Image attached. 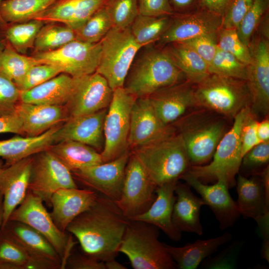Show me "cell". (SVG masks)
Listing matches in <instances>:
<instances>
[{
	"mask_svg": "<svg viewBox=\"0 0 269 269\" xmlns=\"http://www.w3.org/2000/svg\"><path fill=\"white\" fill-rule=\"evenodd\" d=\"M49 149L71 172L103 163L101 153L88 145L74 140L60 141Z\"/></svg>",
	"mask_w": 269,
	"mask_h": 269,
	"instance_id": "cell-33",
	"label": "cell"
},
{
	"mask_svg": "<svg viewBox=\"0 0 269 269\" xmlns=\"http://www.w3.org/2000/svg\"><path fill=\"white\" fill-rule=\"evenodd\" d=\"M0 53V72L14 83L33 66L39 64L32 56L19 53L7 44Z\"/></svg>",
	"mask_w": 269,
	"mask_h": 269,
	"instance_id": "cell-39",
	"label": "cell"
},
{
	"mask_svg": "<svg viewBox=\"0 0 269 269\" xmlns=\"http://www.w3.org/2000/svg\"><path fill=\"white\" fill-rule=\"evenodd\" d=\"M56 0H3L0 15L6 23H19L34 19Z\"/></svg>",
	"mask_w": 269,
	"mask_h": 269,
	"instance_id": "cell-36",
	"label": "cell"
},
{
	"mask_svg": "<svg viewBox=\"0 0 269 269\" xmlns=\"http://www.w3.org/2000/svg\"><path fill=\"white\" fill-rule=\"evenodd\" d=\"M248 65L232 54L218 47L216 53L209 65L210 73L246 80Z\"/></svg>",
	"mask_w": 269,
	"mask_h": 269,
	"instance_id": "cell-42",
	"label": "cell"
},
{
	"mask_svg": "<svg viewBox=\"0 0 269 269\" xmlns=\"http://www.w3.org/2000/svg\"><path fill=\"white\" fill-rule=\"evenodd\" d=\"M170 126L161 123L148 97L137 98L131 111L129 147L134 149L151 142L161 136Z\"/></svg>",
	"mask_w": 269,
	"mask_h": 269,
	"instance_id": "cell-23",
	"label": "cell"
},
{
	"mask_svg": "<svg viewBox=\"0 0 269 269\" xmlns=\"http://www.w3.org/2000/svg\"><path fill=\"white\" fill-rule=\"evenodd\" d=\"M237 244L231 245L217 256L206 261L204 263L205 268L208 269H231L235 267V249Z\"/></svg>",
	"mask_w": 269,
	"mask_h": 269,
	"instance_id": "cell-54",
	"label": "cell"
},
{
	"mask_svg": "<svg viewBox=\"0 0 269 269\" xmlns=\"http://www.w3.org/2000/svg\"><path fill=\"white\" fill-rule=\"evenodd\" d=\"M250 107L242 110L233 119L231 128L219 142L210 163L191 165L185 173L201 182L215 180L224 182L229 188L236 185L235 176L239 173L242 160L241 134Z\"/></svg>",
	"mask_w": 269,
	"mask_h": 269,
	"instance_id": "cell-5",
	"label": "cell"
},
{
	"mask_svg": "<svg viewBox=\"0 0 269 269\" xmlns=\"http://www.w3.org/2000/svg\"><path fill=\"white\" fill-rule=\"evenodd\" d=\"M75 39L74 30L67 25L58 22L46 23L36 36L32 53L53 51Z\"/></svg>",
	"mask_w": 269,
	"mask_h": 269,
	"instance_id": "cell-37",
	"label": "cell"
},
{
	"mask_svg": "<svg viewBox=\"0 0 269 269\" xmlns=\"http://www.w3.org/2000/svg\"><path fill=\"white\" fill-rule=\"evenodd\" d=\"M113 27H130L138 14L137 0H107L105 5Z\"/></svg>",
	"mask_w": 269,
	"mask_h": 269,
	"instance_id": "cell-43",
	"label": "cell"
},
{
	"mask_svg": "<svg viewBox=\"0 0 269 269\" xmlns=\"http://www.w3.org/2000/svg\"><path fill=\"white\" fill-rule=\"evenodd\" d=\"M132 152L157 187L178 181L191 166L180 135L172 125L159 137Z\"/></svg>",
	"mask_w": 269,
	"mask_h": 269,
	"instance_id": "cell-2",
	"label": "cell"
},
{
	"mask_svg": "<svg viewBox=\"0 0 269 269\" xmlns=\"http://www.w3.org/2000/svg\"><path fill=\"white\" fill-rule=\"evenodd\" d=\"M75 82L76 78L61 73L32 89L21 92L20 102L65 106L70 98Z\"/></svg>",
	"mask_w": 269,
	"mask_h": 269,
	"instance_id": "cell-30",
	"label": "cell"
},
{
	"mask_svg": "<svg viewBox=\"0 0 269 269\" xmlns=\"http://www.w3.org/2000/svg\"><path fill=\"white\" fill-rule=\"evenodd\" d=\"M269 161V141L262 142L243 156L240 168H244L247 173L258 175L260 173L259 169L268 166Z\"/></svg>",
	"mask_w": 269,
	"mask_h": 269,
	"instance_id": "cell-48",
	"label": "cell"
},
{
	"mask_svg": "<svg viewBox=\"0 0 269 269\" xmlns=\"http://www.w3.org/2000/svg\"><path fill=\"white\" fill-rule=\"evenodd\" d=\"M56 67L48 64L39 63L32 66L15 84L21 91L32 89L60 74Z\"/></svg>",
	"mask_w": 269,
	"mask_h": 269,
	"instance_id": "cell-46",
	"label": "cell"
},
{
	"mask_svg": "<svg viewBox=\"0 0 269 269\" xmlns=\"http://www.w3.org/2000/svg\"><path fill=\"white\" fill-rule=\"evenodd\" d=\"M3 222V196L0 191V230L1 229Z\"/></svg>",
	"mask_w": 269,
	"mask_h": 269,
	"instance_id": "cell-60",
	"label": "cell"
},
{
	"mask_svg": "<svg viewBox=\"0 0 269 269\" xmlns=\"http://www.w3.org/2000/svg\"><path fill=\"white\" fill-rule=\"evenodd\" d=\"M266 7V0H254L251 7L236 29L239 38L248 47L255 30L261 22Z\"/></svg>",
	"mask_w": 269,
	"mask_h": 269,
	"instance_id": "cell-45",
	"label": "cell"
},
{
	"mask_svg": "<svg viewBox=\"0 0 269 269\" xmlns=\"http://www.w3.org/2000/svg\"><path fill=\"white\" fill-rule=\"evenodd\" d=\"M33 155L4 166L0 172V191L3 196L2 227L26 196L28 190Z\"/></svg>",
	"mask_w": 269,
	"mask_h": 269,
	"instance_id": "cell-22",
	"label": "cell"
},
{
	"mask_svg": "<svg viewBox=\"0 0 269 269\" xmlns=\"http://www.w3.org/2000/svg\"><path fill=\"white\" fill-rule=\"evenodd\" d=\"M254 0H233L222 17L221 28L237 29Z\"/></svg>",
	"mask_w": 269,
	"mask_h": 269,
	"instance_id": "cell-50",
	"label": "cell"
},
{
	"mask_svg": "<svg viewBox=\"0 0 269 269\" xmlns=\"http://www.w3.org/2000/svg\"><path fill=\"white\" fill-rule=\"evenodd\" d=\"M194 85L186 80L166 87L148 96L158 118L165 126L175 123L196 108Z\"/></svg>",
	"mask_w": 269,
	"mask_h": 269,
	"instance_id": "cell-17",
	"label": "cell"
},
{
	"mask_svg": "<svg viewBox=\"0 0 269 269\" xmlns=\"http://www.w3.org/2000/svg\"><path fill=\"white\" fill-rule=\"evenodd\" d=\"M24 249L30 257L43 259L59 264V255L49 242L40 233L27 225L16 221L8 220L2 227Z\"/></svg>",
	"mask_w": 269,
	"mask_h": 269,
	"instance_id": "cell-31",
	"label": "cell"
},
{
	"mask_svg": "<svg viewBox=\"0 0 269 269\" xmlns=\"http://www.w3.org/2000/svg\"><path fill=\"white\" fill-rule=\"evenodd\" d=\"M217 35H204L180 42L191 47L209 65L218 49Z\"/></svg>",
	"mask_w": 269,
	"mask_h": 269,
	"instance_id": "cell-49",
	"label": "cell"
},
{
	"mask_svg": "<svg viewBox=\"0 0 269 269\" xmlns=\"http://www.w3.org/2000/svg\"><path fill=\"white\" fill-rule=\"evenodd\" d=\"M78 187L71 171L49 148L33 155L28 190L48 206L57 190Z\"/></svg>",
	"mask_w": 269,
	"mask_h": 269,
	"instance_id": "cell-12",
	"label": "cell"
},
{
	"mask_svg": "<svg viewBox=\"0 0 269 269\" xmlns=\"http://www.w3.org/2000/svg\"><path fill=\"white\" fill-rule=\"evenodd\" d=\"M15 113L21 122L23 135L36 136L63 124L69 118L64 106L33 104L20 102Z\"/></svg>",
	"mask_w": 269,
	"mask_h": 269,
	"instance_id": "cell-25",
	"label": "cell"
},
{
	"mask_svg": "<svg viewBox=\"0 0 269 269\" xmlns=\"http://www.w3.org/2000/svg\"><path fill=\"white\" fill-rule=\"evenodd\" d=\"M136 98L124 87L113 91L104 124V145L101 152L103 162L129 151L131 114Z\"/></svg>",
	"mask_w": 269,
	"mask_h": 269,
	"instance_id": "cell-9",
	"label": "cell"
},
{
	"mask_svg": "<svg viewBox=\"0 0 269 269\" xmlns=\"http://www.w3.org/2000/svg\"><path fill=\"white\" fill-rule=\"evenodd\" d=\"M172 3L178 8H186L192 5L195 0H171Z\"/></svg>",
	"mask_w": 269,
	"mask_h": 269,
	"instance_id": "cell-59",
	"label": "cell"
},
{
	"mask_svg": "<svg viewBox=\"0 0 269 269\" xmlns=\"http://www.w3.org/2000/svg\"><path fill=\"white\" fill-rule=\"evenodd\" d=\"M4 167V163L3 162V160L1 158H0V172L2 170Z\"/></svg>",
	"mask_w": 269,
	"mask_h": 269,
	"instance_id": "cell-62",
	"label": "cell"
},
{
	"mask_svg": "<svg viewBox=\"0 0 269 269\" xmlns=\"http://www.w3.org/2000/svg\"><path fill=\"white\" fill-rule=\"evenodd\" d=\"M65 269H106L105 263L85 254L71 253L67 258Z\"/></svg>",
	"mask_w": 269,
	"mask_h": 269,
	"instance_id": "cell-53",
	"label": "cell"
},
{
	"mask_svg": "<svg viewBox=\"0 0 269 269\" xmlns=\"http://www.w3.org/2000/svg\"><path fill=\"white\" fill-rule=\"evenodd\" d=\"M115 201L98 196L94 204L67 226L84 254L104 262L116 258L130 222Z\"/></svg>",
	"mask_w": 269,
	"mask_h": 269,
	"instance_id": "cell-1",
	"label": "cell"
},
{
	"mask_svg": "<svg viewBox=\"0 0 269 269\" xmlns=\"http://www.w3.org/2000/svg\"><path fill=\"white\" fill-rule=\"evenodd\" d=\"M60 125L36 136L16 135L0 140V158L5 160L4 166L48 149L55 143L56 133Z\"/></svg>",
	"mask_w": 269,
	"mask_h": 269,
	"instance_id": "cell-29",
	"label": "cell"
},
{
	"mask_svg": "<svg viewBox=\"0 0 269 269\" xmlns=\"http://www.w3.org/2000/svg\"><path fill=\"white\" fill-rule=\"evenodd\" d=\"M258 121L250 111L243 126L241 134L242 155L243 156L252 148L262 142L257 134Z\"/></svg>",
	"mask_w": 269,
	"mask_h": 269,
	"instance_id": "cell-51",
	"label": "cell"
},
{
	"mask_svg": "<svg viewBox=\"0 0 269 269\" xmlns=\"http://www.w3.org/2000/svg\"><path fill=\"white\" fill-rule=\"evenodd\" d=\"M166 45L163 49L187 81L196 84L210 74L208 64L191 47L181 42Z\"/></svg>",
	"mask_w": 269,
	"mask_h": 269,
	"instance_id": "cell-34",
	"label": "cell"
},
{
	"mask_svg": "<svg viewBox=\"0 0 269 269\" xmlns=\"http://www.w3.org/2000/svg\"><path fill=\"white\" fill-rule=\"evenodd\" d=\"M20 95L21 91L15 83L0 72V116L15 114Z\"/></svg>",
	"mask_w": 269,
	"mask_h": 269,
	"instance_id": "cell-47",
	"label": "cell"
},
{
	"mask_svg": "<svg viewBox=\"0 0 269 269\" xmlns=\"http://www.w3.org/2000/svg\"><path fill=\"white\" fill-rule=\"evenodd\" d=\"M196 108L204 109L234 119L243 109L251 106L246 80L210 73L194 85Z\"/></svg>",
	"mask_w": 269,
	"mask_h": 269,
	"instance_id": "cell-7",
	"label": "cell"
},
{
	"mask_svg": "<svg viewBox=\"0 0 269 269\" xmlns=\"http://www.w3.org/2000/svg\"><path fill=\"white\" fill-rule=\"evenodd\" d=\"M107 110L68 118L56 131L55 143L72 140L102 151L104 145V124Z\"/></svg>",
	"mask_w": 269,
	"mask_h": 269,
	"instance_id": "cell-21",
	"label": "cell"
},
{
	"mask_svg": "<svg viewBox=\"0 0 269 269\" xmlns=\"http://www.w3.org/2000/svg\"><path fill=\"white\" fill-rule=\"evenodd\" d=\"M99 194L89 189L68 188L56 191L50 201V215L56 226L66 232L68 225L79 215L89 209Z\"/></svg>",
	"mask_w": 269,
	"mask_h": 269,
	"instance_id": "cell-24",
	"label": "cell"
},
{
	"mask_svg": "<svg viewBox=\"0 0 269 269\" xmlns=\"http://www.w3.org/2000/svg\"><path fill=\"white\" fill-rule=\"evenodd\" d=\"M226 118L214 112L198 108L176 122L191 165H202L212 158L226 133Z\"/></svg>",
	"mask_w": 269,
	"mask_h": 269,
	"instance_id": "cell-3",
	"label": "cell"
},
{
	"mask_svg": "<svg viewBox=\"0 0 269 269\" xmlns=\"http://www.w3.org/2000/svg\"><path fill=\"white\" fill-rule=\"evenodd\" d=\"M250 178L238 174L236 181L237 202L241 215L254 219L259 224L269 216V166Z\"/></svg>",
	"mask_w": 269,
	"mask_h": 269,
	"instance_id": "cell-18",
	"label": "cell"
},
{
	"mask_svg": "<svg viewBox=\"0 0 269 269\" xmlns=\"http://www.w3.org/2000/svg\"><path fill=\"white\" fill-rule=\"evenodd\" d=\"M101 54L100 42L90 43L75 39L56 50L31 56L38 63L52 65L62 73L79 78L96 72Z\"/></svg>",
	"mask_w": 269,
	"mask_h": 269,
	"instance_id": "cell-11",
	"label": "cell"
},
{
	"mask_svg": "<svg viewBox=\"0 0 269 269\" xmlns=\"http://www.w3.org/2000/svg\"><path fill=\"white\" fill-rule=\"evenodd\" d=\"M232 238L229 233L207 240H198L182 247H174L164 243V245L180 269H196L204 259L212 254L222 245L230 241Z\"/></svg>",
	"mask_w": 269,
	"mask_h": 269,
	"instance_id": "cell-32",
	"label": "cell"
},
{
	"mask_svg": "<svg viewBox=\"0 0 269 269\" xmlns=\"http://www.w3.org/2000/svg\"><path fill=\"white\" fill-rule=\"evenodd\" d=\"M2 0H0V2H1ZM6 23H5L3 20V19H2V18L1 17L0 15V29Z\"/></svg>",
	"mask_w": 269,
	"mask_h": 269,
	"instance_id": "cell-61",
	"label": "cell"
},
{
	"mask_svg": "<svg viewBox=\"0 0 269 269\" xmlns=\"http://www.w3.org/2000/svg\"><path fill=\"white\" fill-rule=\"evenodd\" d=\"M180 179L200 195L205 204L209 206L214 213L221 230L233 226L239 219L241 214L237 202L231 197L229 188L224 182L217 181L208 185L187 174Z\"/></svg>",
	"mask_w": 269,
	"mask_h": 269,
	"instance_id": "cell-20",
	"label": "cell"
},
{
	"mask_svg": "<svg viewBox=\"0 0 269 269\" xmlns=\"http://www.w3.org/2000/svg\"><path fill=\"white\" fill-rule=\"evenodd\" d=\"M131 153L129 151L110 161L72 171L73 178L87 189L117 201L122 193L125 169Z\"/></svg>",
	"mask_w": 269,
	"mask_h": 269,
	"instance_id": "cell-15",
	"label": "cell"
},
{
	"mask_svg": "<svg viewBox=\"0 0 269 269\" xmlns=\"http://www.w3.org/2000/svg\"><path fill=\"white\" fill-rule=\"evenodd\" d=\"M217 44L220 49L232 54L247 65L250 64L249 48L241 41L236 29L221 28L217 33Z\"/></svg>",
	"mask_w": 269,
	"mask_h": 269,
	"instance_id": "cell-44",
	"label": "cell"
},
{
	"mask_svg": "<svg viewBox=\"0 0 269 269\" xmlns=\"http://www.w3.org/2000/svg\"><path fill=\"white\" fill-rule=\"evenodd\" d=\"M106 269H127L124 265L121 264L114 259L109 260L104 262Z\"/></svg>",
	"mask_w": 269,
	"mask_h": 269,
	"instance_id": "cell-58",
	"label": "cell"
},
{
	"mask_svg": "<svg viewBox=\"0 0 269 269\" xmlns=\"http://www.w3.org/2000/svg\"><path fill=\"white\" fill-rule=\"evenodd\" d=\"M112 27L110 18L104 6L74 30L76 39L90 43H98Z\"/></svg>",
	"mask_w": 269,
	"mask_h": 269,
	"instance_id": "cell-41",
	"label": "cell"
},
{
	"mask_svg": "<svg viewBox=\"0 0 269 269\" xmlns=\"http://www.w3.org/2000/svg\"><path fill=\"white\" fill-rule=\"evenodd\" d=\"M107 0H56L34 19L44 23L58 22L74 30L82 25Z\"/></svg>",
	"mask_w": 269,
	"mask_h": 269,
	"instance_id": "cell-26",
	"label": "cell"
},
{
	"mask_svg": "<svg viewBox=\"0 0 269 269\" xmlns=\"http://www.w3.org/2000/svg\"><path fill=\"white\" fill-rule=\"evenodd\" d=\"M156 187L132 152L125 169L122 193L115 202L124 215L133 219L149 209L155 199Z\"/></svg>",
	"mask_w": 269,
	"mask_h": 269,
	"instance_id": "cell-13",
	"label": "cell"
},
{
	"mask_svg": "<svg viewBox=\"0 0 269 269\" xmlns=\"http://www.w3.org/2000/svg\"><path fill=\"white\" fill-rule=\"evenodd\" d=\"M101 54L96 72L115 89L123 87L134 57L141 47L133 36L130 27H112L100 41Z\"/></svg>",
	"mask_w": 269,
	"mask_h": 269,
	"instance_id": "cell-8",
	"label": "cell"
},
{
	"mask_svg": "<svg viewBox=\"0 0 269 269\" xmlns=\"http://www.w3.org/2000/svg\"><path fill=\"white\" fill-rule=\"evenodd\" d=\"M5 45L3 42L0 41V53L2 51V50L4 48Z\"/></svg>",
	"mask_w": 269,
	"mask_h": 269,
	"instance_id": "cell-63",
	"label": "cell"
},
{
	"mask_svg": "<svg viewBox=\"0 0 269 269\" xmlns=\"http://www.w3.org/2000/svg\"><path fill=\"white\" fill-rule=\"evenodd\" d=\"M43 203L28 190L24 200L13 211L8 220L26 224L42 234L59 255L63 269L75 243L71 236L58 229Z\"/></svg>",
	"mask_w": 269,
	"mask_h": 269,
	"instance_id": "cell-10",
	"label": "cell"
},
{
	"mask_svg": "<svg viewBox=\"0 0 269 269\" xmlns=\"http://www.w3.org/2000/svg\"><path fill=\"white\" fill-rule=\"evenodd\" d=\"M257 134L261 142L269 141V120L268 117L257 125Z\"/></svg>",
	"mask_w": 269,
	"mask_h": 269,
	"instance_id": "cell-57",
	"label": "cell"
},
{
	"mask_svg": "<svg viewBox=\"0 0 269 269\" xmlns=\"http://www.w3.org/2000/svg\"><path fill=\"white\" fill-rule=\"evenodd\" d=\"M222 22V17L206 9L181 15L170 20L158 41L164 45L201 35H216Z\"/></svg>",
	"mask_w": 269,
	"mask_h": 269,
	"instance_id": "cell-19",
	"label": "cell"
},
{
	"mask_svg": "<svg viewBox=\"0 0 269 269\" xmlns=\"http://www.w3.org/2000/svg\"><path fill=\"white\" fill-rule=\"evenodd\" d=\"M170 21L168 16L155 17L138 14L130 26L131 31L142 47L158 41Z\"/></svg>",
	"mask_w": 269,
	"mask_h": 269,
	"instance_id": "cell-38",
	"label": "cell"
},
{
	"mask_svg": "<svg viewBox=\"0 0 269 269\" xmlns=\"http://www.w3.org/2000/svg\"><path fill=\"white\" fill-rule=\"evenodd\" d=\"M44 24L37 19L6 23L0 29V41L17 52L25 54L29 49H33L36 36Z\"/></svg>",
	"mask_w": 269,
	"mask_h": 269,
	"instance_id": "cell-35",
	"label": "cell"
},
{
	"mask_svg": "<svg viewBox=\"0 0 269 269\" xmlns=\"http://www.w3.org/2000/svg\"><path fill=\"white\" fill-rule=\"evenodd\" d=\"M113 95L107 80L96 72L76 78L72 94L64 106L69 118L108 108Z\"/></svg>",
	"mask_w": 269,
	"mask_h": 269,
	"instance_id": "cell-16",
	"label": "cell"
},
{
	"mask_svg": "<svg viewBox=\"0 0 269 269\" xmlns=\"http://www.w3.org/2000/svg\"><path fill=\"white\" fill-rule=\"evenodd\" d=\"M138 14L149 16H164L172 14L168 0H137Z\"/></svg>",
	"mask_w": 269,
	"mask_h": 269,
	"instance_id": "cell-52",
	"label": "cell"
},
{
	"mask_svg": "<svg viewBox=\"0 0 269 269\" xmlns=\"http://www.w3.org/2000/svg\"><path fill=\"white\" fill-rule=\"evenodd\" d=\"M6 133L23 135L21 122L16 113L0 116V134Z\"/></svg>",
	"mask_w": 269,
	"mask_h": 269,
	"instance_id": "cell-55",
	"label": "cell"
},
{
	"mask_svg": "<svg viewBox=\"0 0 269 269\" xmlns=\"http://www.w3.org/2000/svg\"><path fill=\"white\" fill-rule=\"evenodd\" d=\"M176 199L172 219L175 227L181 232L203 234L200 216L201 207L205 205L201 198L196 196L186 182L176 183L174 190Z\"/></svg>",
	"mask_w": 269,
	"mask_h": 269,
	"instance_id": "cell-28",
	"label": "cell"
},
{
	"mask_svg": "<svg viewBox=\"0 0 269 269\" xmlns=\"http://www.w3.org/2000/svg\"><path fill=\"white\" fill-rule=\"evenodd\" d=\"M187 80L163 49H150L132 63L124 88L136 98Z\"/></svg>",
	"mask_w": 269,
	"mask_h": 269,
	"instance_id": "cell-4",
	"label": "cell"
},
{
	"mask_svg": "<svg viewBox=\"0 0 269 269\" xmlns=\"http://www.w3.org/2000/svg\"><path fill=\"white\" fill-rule=\"evenodd\" d=\"M177 182H170L157 186L155 199L149 209L131 220L151 224L162 230L170 239L179 241L181 232L175 227L172 219L176 199L174 190Z\"/></svg>",
	"mask_w": 269,
	"mask_h": 269,
	"instance_id": "cell-27",
	"label": "cell"
},
{
	"mask_svg": "<svg viewBox=\"0 0 269 269\" xmlns=\"http://www.w3.org/2000/svg\"><path fill=\"white\" fill-rule=\"evenodd\" d=\"M233 0H201L205 9L223 17Z\"/></svg>",
	"mask_w": 269,
	"mask_h": 269,
	"instance_id": "cell-56",
	"label": "cell"
},
{
	"mask_svg": "<svg viewBox=\"0 0 269 269\" xmlns=\"http://www.w3.org/2000/svg\"><path fill=\"white\" fill-rule=\"evenodd\" d=\"M159 229L145 222L130 220L119 249L134 269H175L176 264L164 243L159 241Z\"/></svg>",
	"mask_w": 269,
	"mask_h": 269,
	"instance_id": "cell-6",
	"label": "cell"
},
{
	"mask_svg": "<svg viewBox=\"0 0 269 269\" xmlns=\"http://www.w3.org/2000/svg\"><path fill=\"white\" fill-rule=\"evenodd\" d=\"M261 34L252 37L249 48L251 62L246 82L251 97V112L267 117L269 111V43Z\"/></svg>",
	"mask_w": 269,
	"mask_h": 269,
	"instance_id": "cell-14",
	"label": "cell"
},
{
	"mask_svg": "<svg viewBox=\"0 0 269 269\" xmlns=\"http://www.w3.org/2000/svg\"><path fill=\"white\" fill-rule=\"evenodd\" d=\"M29 256L5 230H0V269H26Z\"/></svg>",
	"mask_w": 269,
	"mask_h": 269,
	"instance_id": "cell-40",
	"label": "cell"
}]
</instances>
